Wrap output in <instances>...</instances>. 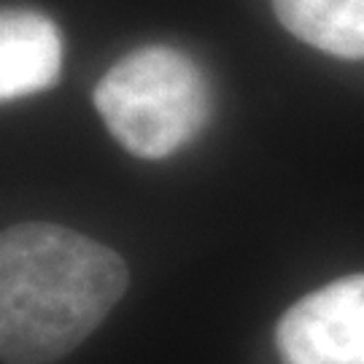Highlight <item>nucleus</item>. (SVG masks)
Returning <instances> with one entry per match:
<instances>
[{
	"label": "nucleus",
	"instance_id": "obj_1",
	"mask_svg": "<svg viewBox=\"0 0 364 364\" xmlns=\"http://www.w3.org/2000/svg\"><path fill=\"white\" fill-rule=\"evenodd\" d=\"M117 251L60 224H16L0 237L3 364H52L90 338L124 297Z\"/></svg>",
	"mask_w": 364,
	"mask_h": 364
},
{
	"label": "nucleus",
	"instance_id": "obj_2",
	"mask_svg": "<svg viewBox=\"0 0 364 364\" xmlns=\"http://www.w3.org/2000/svg\"><path fill=\"white\" fill-rule=\"evenodd\" d=\"M95 108L132 156L165 159L192 144L208 124V78L189 54L144 46L124 54L100 78Z\"/></svg>",
	"mask_w": 364,
	"mask_h": 364
},
{
	"label": "nucleus",
	"instance_id": "obj_3",
	"mask_svg": "<svg viewBox=\"0 0 364 364\" xmlns=\"http://www.w3.org/2000/svg\"><path fill=\"white\" fill-rule=\"evenodd\" d=\"M284 364H364V273L294 302L275 326Z\"/></svg>",
	"mask_w": 364,
	"mask_h": 364
},
{
	"label": "nucleus",
	"instance_id": "obj_4",
	"mask_svg": "<svg viewBox=\"0 0 364 364\" xmlns=\"http://www.w3.org/2000/svg\"><path fill=\"white\" fill-rule=\"evenodd\" d=\"M63 43L49 16L6 9L0 16V97L11 103L49 90L60 78Z\"/></svg>",
	"mask_w": 364,
	"mask_h": 364
},
{
	"label": "nucleus",
	"instance_id": "obj_5",
	"mask_svg": "<svg viewBox=\"0 0 364 364\" xmlns=\"http://www.w3.org/2000/svg\"><path fill=\"white\" fill-rule=\"evenodd\" d=\"M294 38L343 60H364V0H273Z\"/></svg>",
	"mask_w": 364,
	"mask_h": 364
}]
</instances>
